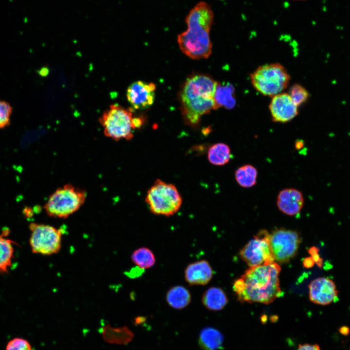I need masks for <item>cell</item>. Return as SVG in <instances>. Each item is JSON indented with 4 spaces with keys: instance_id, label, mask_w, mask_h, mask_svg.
<instances>
[{
    "instance_id": "6da1fadb",
    "label": "cell",
    "mask_w": 350,
    "mask_h": 350,
    "mask_svg": "<svg viewBox=\"0 0 350 350\" xmlns=\"http://www.w3.org/2000/svg\"><path fill=\"white\" fill-rule=\"evenodd\" d=\"M281 268L276 262L249 267L235 281L233 289L241 302L268 304L281 295L279 276Z\"/></svg>"
},
{
    "instance_id": "7a4b0ae2",
    "label": "cell",
    "mask_w": 350,
    "mask_h": 350,
    "mask_svg": "<svg viewBox=\"0 0 350 350\" xmlns=\"http://www.w3.org/2000/svg\"><path fill=\"white\" fill-rule=\"evenodd\" d=\"M214 14L210 6L200 1L185 18L187 29L178 35L177 42L182 52L193 59L207 58L211 54L212 43L210 33Z\"/></svg>"
},
{
    "instance_id": "3957f363",
    "label": "cell",
    "mask_w": 350,
    "mask_h": 350,
    "mask_svg": "<svg viewBox=\"0 0 350 350\" xmlns=\"http://www.w3.org/2000/svg\"><path fill=\"white\" fill-rule=\"evenodd\" d=\"M217 83L203 74L186 80L179 94L182 114L186 124L197 127L203 115L218 108L214 99Z\"/></svg>"
},
{
    "instance_id": "277c9868",
    "label": "cell",
    "mask_w": 350,
    "mask_h": 350,
    "mask_svg": "<svg viewBox=\"0 0 350 350\" xmlns=\"http://www.w3.org/2000/svg\"><path fill=\"white\" fill-rule=\"evenodd\" d=\"M99 121L105 136L115 141L132 140L134 131L140 128L143 123L142 118L134 116L133 108H126L117 104L110 105Z\"/></svg>"
},
{
    "instance_id": "5b68a950",
    "label": "cell",
    "mask_w": 350,
    "mask_h": 350,
    "mask_svg": "<svg viewBox=\"0 0 350 350\" xmlns=\"http://www.w3.org/2000/svg\"><path fill=\"white\" fill-rule=\"evenodd\" d=\"M86 192L71 184L58 188L49 197L44 209L51 217L67 218L85 203Z\"/></svg>"
},
{
    "instance_id": "8992f818",
    "label": "cell",
    "mask_w": 350,
    "mask_h": 350,
    "mask_svg": "<svg viewBox=\"0 0 350 350\" xmlns=\"http://www.w3.org/2000/svg\"><path fill=\"white\" fill-rule=\"evenodd\" d=\"M145 201L152 213L170 216L180 209L182 198L175 185L157 179L148 190Z\"/></svg>"
},
{
    "instance_id": "52a82bcc",
    "label": "cell",
    "mask_w": 350,
    "mask_h": 350,
    "mask_svg": "<svg viewBox=\"0 0 350 350\" xmlns=\"http://www.w3.org/2000/svg\"><path fill=\"white\" fill-rule=\"evenodd\" d=\"M250 79L258 91L272 97L287 88L290 76L282 65L274 63L259 67L250 74Z\"/></svg>"
},
{
    "instance_id": "ba28073f",
    "label": "cell",
    "mask_w": 350,
    "mask_h": 350,
    "mask_svg": "<svg viewBox=\"0 0 350 350\" xmlns=\"http://www.w3.org/2000/svg\"><path fill=\"white\" fill-rule=\"evenodd\" d=\"M31 231L29 243L34 253L50 255L61 249L62 230L52 226L32 223L29 226Z\"/></svg>"
},
{
    "instance_id": "9c48e42d",
    "label": "cell",
    "mask_w": 350,
    "mask_h": 350,
    "mask_svg": "<svg viewBox=\"0 0 350 350\" xmlns=\"http://www.w3.org/2000/svg\"><path fill=\"white\" fill-rule=\"evenodd\" d=\"M241 259L249 266L275 262L270 244V233L260 230L241 250Z\"/></svg>"
},
{
    "instance_id": "30bf717a",
    "label": "cell",
    "mask_w": 350,
    "mask_h": 350,
    "mask_svg": "<svg viewBox=\"0 0 350 350\" xmlns=\"http://www.w3.org/2000/svg\"><path fill=\"white\" fill-rule=\"evenodd\" d=\"M300 242L299 234L295 230L276 228L270 233V246L277 263H285L292 259Z\"/></svg>"
},
{
    "instance_id": "8fae6325",
    "label": "cell",
    "mask_w": 350,
    "mask_h": 350,
    "mask_svg": "<svg viewBox=\"0 0 350 350\" xmlns=\"http://www.w3.org/2000/svg\"><path fill=\"white\" fill-rule=\"evenodd\" d=\"M156 88V85L153 83L142 81L134 82L127 89L128 101L135 109H146L154 102Z\"/></svg>"
},
{
    "instance_id": "7c38bea8",
    "label": "cell",
    "mask_w": 350,
    "mask_h": 350,
    "mask_svg": "<svg viewBox=\"0 0 350 350\" xmlns=\"http://www.w3.org/2000/svg\"><path fill=\"white\" fill-rule=\"evenodd\" d=\"M309 295L312 302L326 305L335 300L338 291L332 280L319 277L312 280L309 285Z\"/></svg>"
},
{
    "instance_id": "4fadbf2b",
    "label": "cell",
    "mask_w": 350,
    "mask_h": 350,
    "mask_svg": "<svg viewBox=\"0 0 350 350\" xmlns=\"http://www.w3.org/2000/svg\"><path fill=\"white\" fill-rule=\"evenodd\" d=\"M298 106L288 93L281 92L272 97L269 108L273 121L285 123L298 114Z\"/></svg>"
},
{
    "instance_id": "5bb4252c",
    "label": "cell",
    "mask_w": 350,
    "mask_h": 350,
    "mask_svg": "<svg viewBox=\"0 0 350 350\" xmlns=\"http://www.w3.org/2000/svg\"><path fill=\"white\" fill-rule=\"evenodd\" d=\"M304 204L302 192L295 188H286L280 191L277 196V205L283 213L293 216L298 214Z\"/></svg>"
},
{
    "instance_id": "9a60e30c",
    "label": "cell",
    "mask_w": 350,
    "mask_h": 350,
    "mask_svg": "<svg viewBox=\"0 0 350 350\" xmlns=\"http://www.w3.org/2000/svg\"><path fill=\"white\" fill-rule=\"evenodd\" d=\"M186 282L190 285H205L213 276V270L209 262L200 260L189 264L184 273Z\"/></svg>"
},
{
    "instance_id": "2e32d148",
    "label": "cell",
    "mask_w": 350,
    "mask_h": 350,
    "mask_svg": "<svg viewBox=\"0 0 350 350\" xmlns=\"http://www.w3.org/2000/svg\"><path fill=\"white\" fill-rule=\"evenodd\" d=\"M202 302L208 309L218 311L223 309L228 302L225 292L220 288L211 287L203 293Z\"/></svg>"
},
{
    "instance_id": "e0dca14e",
    "label": "cell",
    "mask_w": 350,
    "mask_h": 350,
    "mask_svg": "<svg viewBox=\"0 0 350 350\" xmlns=\"http://www.w3.org/2000/svg\"><path fill=\"white\" fill-rule=\"evenodd\" d=\"M224 337L217 329L207 327L200 332L198 344L202 350H218L222 346Z\"/></svg>"
},
{
    "instance_id": "ac0fdd59",
    "label": "cell",
    "mask_w": 350,
    "mask_h": 350,
    "mask_svg": "<svg viewBox=\"0 0 350 350\" xmlns=\"http://www.w3.org/2000/svg\"><path fill=\"white\" fill-rule=\"evenodd\" d=\"M166 299L172 308L181 309L187 306L191 301L189 291L185 287L176 285L171 287L167 292Z\"/></svg>"
},
{
    "instance_id": "d6986e66",
    "label": "cell",
    "mask_w": 350,
    "mask_h": 350,
    "mask_svg": "<svg viewBox=\"0 0 350 350\" xmlns=\"http://www.w3.org/2000/svg\"><path fill=\"white\" fill-rule=\"evenodd\" d=\"M231 157L230 147L227 144L223 142L216 143L211 145L208 150V160L214 165H224L229 161Z\"/></svg>"
},
{
    "instance_id": "ffe728a7",
    "label": "cell",
    "mask_w": 350,
    "mask_h": 350,
    "mask_svg": "<svg viewBox=\"0 0 350 350\" xmlns=\"http://www.w3.org/2000/svg\"><path fill=\"white\" fill-rule=\"evenodd\" d=\"M7 233L4 230L0 235V273L3 274L8 272L14 258L13 244L15 243L5 237Z\"/></svg>"
},
{
    "instance_id": "44dd1931",
    "label": "cell",
    "mask_w": 350,
    "mask_h": 350,
    "mask_svg": "<svg viewBox=\"0 0 350 350\" xmlns=\"http://www.w3.org/2000/svg\"><path fill=\"white\" fill-rule=\"evenodd\" d=\"M234 88L229 84L222 85L217 83L214 99L218 108L223 106L227 109L233 107L235 104Z\"/></svg>"
},
{
    "instance_id": "7402d4cb",
    "label": "cell",
    "mask_w": 350,
    "mask_h": 350,
    "mask_svg": "<svg viewBox=\"0 0 350 350\" xmlns=\"http://www.w3.org/2000/svg\"><path fill=\"white\" fill-rule=\"evenodd\" d=\"M257 175L256 168L250 164L243 165L235 172V178L237 182L244 188L254 186L257 182Z\"/></svg>"
},
{
    "instance_id": "603a6c76",
    "label": "cell",
    "mask_w": 350,
    "mask_h": 350,
    "mask_svg": "<svg viewBox=\"0 0 350 350\" xmlns=\"http://www.w3.org/2000/svg\"><path fill=\"white\" fill-rule=\"evenodd\" d=\"M131 257L132 262L142 269L152 267L156 262L155 256L152 251L145 247L136 249Z\"/></svg>"
},
{
    "instance_id": "cb8c5ba5",
    "label": "cell",
    "mask_w": 350,
    "mask_h": 350,
    "mask_svg": "<svg viewBox=\"0 0 350 350\" xmlns=\"http://www.w3.org/2000/svg\"><path fill=\"white\" fill-rule=\"evenodd\" d=\"M288 94L298 106L306 102L309 97L307 90L298 84L293 85L289 89Z\"/></svg>"
},
{
    "instance_id": "d4e9b609",
    "label": "cell",
    "mask_w": 350,
    "mask_h": 350,
    "mask_svg": "<svg viewBox=\"0 0 350 350\" xmlns=\"http://www.w3.org/2000/svg\"><path fill=\"white\" fill-rule=\"evenodd\" d=\"M12 107L10 104L0 100V128H5L10 124Z\"/></svg>"
},
{
    "instance_id": "484cf974",
    "label": "cell",
    "mask_w": 350,
    "mask_h": 350,
    "mask_svg": "<svg viewBox=\"0 0 350 350\" xmlns=\"http://www.w3.org/2000/svg\"><path fill=\"white\" fill-rule=\"evenodd\" d=\"M6 350H32L29 342L21 338H15L6 345Z\"/></svg>"
},
{
    "instance_id": "4316f807",
    "label": "cell",
    "mask_w": 350,
    "mask_h": 350,
    "mask_svg": "<svg viewBox=\"0 0 350 350\" xmlns=\"http://www.w3.org/2000/svg\"><path fill=\"white\" fill-rule=\"evenodd\" d=\"M308 252L314 259L315 263L321 268L323 265V259L318 254L319 249L315 246H312L308 249Z\"/></svg>"
},
{
    "instance_id": "83f0119b",
    "label": "cell",
    "mask_w": 350,
    "mask_h": 350,
    "mask_svg": "<svg viewBox=\"0 0 350 350\" xmlns=\"http://www.w3.org/2000/svg\"><path fill=\"white\" fill-rule=\"evenodd\" d=\"M297 350H321L317 344H299Z\"/></svg>"
},
{
    "instance_id": "f1b7e54d",
    "label": "cell",
    "mask_w": 350,
    "mask_h": 350,
    "mask_svg": "<svg viewBox=\"0 0 350 350\" xmlns=\"http://www.w3.org/2000/svg\"><path fill=\"white\" fill-rule=\"evenodd\" d=\"M303 265L307 268H312L315 264V262L313 258L310 256L305 258L303 261Z\"/></svg>"
},
{
    "instance_id": "f546056e",
    "label": "cell",
    "mask_w": 350,
    "mask_h": 350,
    "mask_svg": "<svg viewBox=\"0 0 350 350\" xmlns=\"http://www.w3.org/2000/svg\"><path fill=\"white\" fill-rule=\"evenodd\" d=\"M304 142L302 140H297L295 142V148L298 149H300L304 146Z\"/></svg>"
},
{
    "instance_id": "4dcf8cb0",
    "label": "cell",
    "mask_w": 350,
    "mask_h": 350,
    "mask_svg": "<svg viewBox=\"0 0 350 350\" xmlns=\"http://www.w3.org/2000/svg\"></svg>"
}]
</instances>
